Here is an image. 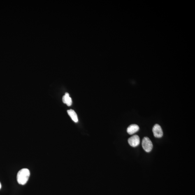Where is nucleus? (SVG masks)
Here are the masks:
<instances>
[{
	"mask_svg": "<svg viewBox=\"0 0 195 195\" xmlns=\"http://www.w3.org/2000/svg\"><path fill=\"white\" fill-rule=\"evenodd\" d=\"M142 146L145 152H150L153 148L152 142L147 137H145L142 140Z\"/></svg>",
	"mask_w": 195,
	"mask_h": 195,
	"instance_id": "nucleus-2",
	"label": "nucleus"
},
{
	"mask_svg": "<svg viewBox=\"0 0 195 195\" xmlns=\"http://www.w3.org/2000/svg\"><path fill=\"white\" fill-rule=\"evenodd\" d=\"M62 101L63 103L66 104L68 106H71L72 103L71 98L70 97L69 94L67 93H66L65 95L63 96Z\"/></svg>",
	"mask_w": 195,
	"mask_h": 195,
	"instance_id": "nucleus-6",
	"label": "nucleus"
},
{
	"mask_svg": "<svg viewBox=\"0 0 195 195\" xmlns=\"http://www.w3.org/2000/svg\"><path fill=\"white\" fill-rule=\"evenodd\" d=\"M154 136L156 138H161L163 136V131L160 126L156 124L152 128Z\"/></svg>",
	"mask_w": 195,
	"mask_h": 195,
	"instance_id": "nucleus-4",
	"label": "nucleus"
},
{
	"mask_svg": "<svg viewBox=\"0 0 195 195\" xmlns=\"http://www.w3.org/2000/svg\"><path fill=\"white\" fill-rule=\"evenodd\" d=\"M30 175V172L27 168H23L17 174V182L20 185H24L27 183Z\"/></svg>",
	"mask_w": 195,
	"mask_h": 195,
	"instance_id": "nucleus-1",
	"label": "nucleus"
},
{
	"mask_svg": "<svg viewBox=\"0 0 195 195\" xmlns=\"http://www.w3.org/2000/svg\"><path fill=\"white\" fill-rule=\"evenodd\" d=\"M1 182H0V189H1Z\"/></svg>",
	"mask_w": 195,
	"mask_h": 195,
	"instance_id": "nucleus-8",
	"label": "nucleus"
},
{
	"mask_svg": "<svg viewBox=\"0 0 195 195\" xmlns=\"http://www.w3.org/2000/svg\"><path fill=\"white\" fill-rule=\"evenodd\" d=\"M67 113L70 117H71L72 120L75 123H77L78 122V117L76 113L73 110L70 109L67 111Z\"/></svg>",
	"mask_w": 195,
	"mask_h": 195,
	"instance_id": "nucleus-7",
	"label": "nucleus"
},
{
	"mask_svg": "<svg viewBox=\"0 0 195 195\" xmlns=\"http://www.w3.org/2000/svg\"><path fill=\"white\" fill-rule=\"evenodd\" d=\"M139 130V127L136 124H131L129 126L127 129V131L128 134L132 135L134 134Z\"/></svg>",
	"mask_w": 195,
	"mask_h": 195,
	"instance_id": "nucleus-5",
	"label": "nucleus"
},
{
	"mask_svg": "<svg viewBox=\"0 0 195 195\" xmlns=\"http://www.w3.org/2000/svg\"><path fill=\"white\" fill-rule=\"evenodd\" d=\"M129 145L133 147H136L139 145L140 138L138 135H135L129 138L128 140Z\"/></svg>",
	"mask_w": 195,
	"mask_h": 195,
	"instance_id": "nucleus-3",
	"label": "nucleus"
}]
</instances>
